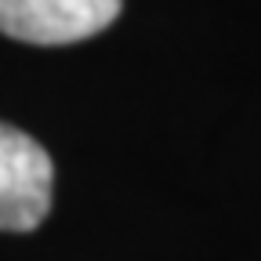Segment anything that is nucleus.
<instances>
[{"instance_id":"2","label":"nucleus","mask_w":261,"mask_h":261,"mask_svg":"<svg viewBox=\"0 0 261 261\" xmlns=\"http://www.w3.org/2000/svg\"><path fill=\"white\" fill-rule=\"evenodd\" d=\"M123 0H0V33L25 44H76L116 22Z\"/></svg>"},{"instance_id":"1","label":"nucleus","mask_w":261,"mask_h":261,"mask_svg":"<svg viewBox=\"0 0 261 261\" xmlns=\"http://www.w3.org/2000/svg\"><path fill=\"white\" fill-rule=\"evenodd\" d=\"M55 163L40 142L0 123V232H29L51 211Z\"/></svg>"}]
</instances>
